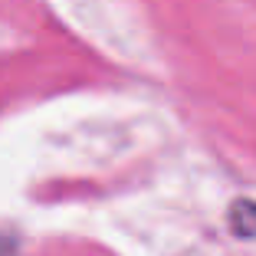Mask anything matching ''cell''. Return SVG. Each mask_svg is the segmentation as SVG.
Masks as SVG:
<instances>
[{
    "instance_id": "6da1fadb",
    "label": "cell",
    "mask_w": 256,
    "mask_h": 256,
    "mask_svg": "<svg viewBox=\"0 0 256 256\" xmlns=\"http://www.w3.org/2000/svg\"><path fill=\"white\" fill-rule=\"evenodd\" d=\"M226 224L240 240H256V200H234L226 210Z\"/></svg>"
}]
</instances>
